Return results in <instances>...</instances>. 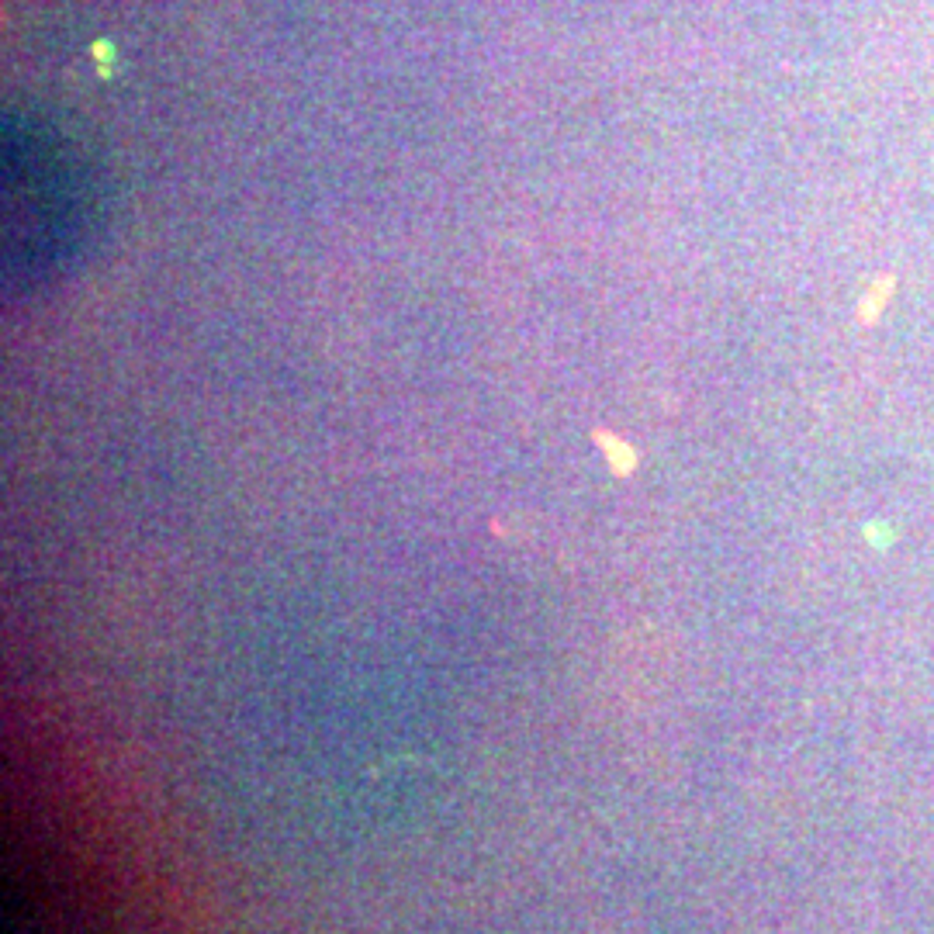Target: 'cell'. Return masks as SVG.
Listing matches in <instances>:
<instances>
[{
	"instance_id": "1",
	"label": "cell",
	"mask_w": 934,
	"mask_h": 934,
	"mask_svg": "<svg viewBox=\"0 0 934 934\" xmlns=\"http://www.w3.org/2000/svg\"><path fill=\"white\" fill-rule=\"evenodd\" d=\"M889 294H893V277H882L879 284H872V291L865 294V301L858 305V318H862V322H876L882 305L889 301Z\"/></svg>"
}]
</instances>
